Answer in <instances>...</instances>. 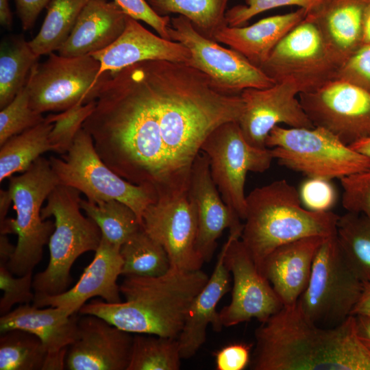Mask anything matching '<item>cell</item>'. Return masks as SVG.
<instances>
[{"label": "cell", "instance_id": "36", "mask_svg": "<svg viewBox=\"0 0 370 370\" xmlns=\"http://www.w3.org/2000/svg\"><path fill=\"white\" fill-rule=\"evenodd\" d=\"M181 359L177 338L135 334L127 370H179Z\"/></svg>", "mask_w": 370, "mask_h": 370}, {"label": "cell", "instance_id": "1", "mask_svg": "<svg viewBox=\"0 0 370 370\" xmlns=\"http://www.w3.org/2000/svg\"><path fill=\"white\" fill-rule=\"evenodd\" d=\"M95 103L82 127L107 166L127 181L157 193L186 188L173 174L142 62L111 73Z\"/></svg>", "mask_w": 370, "mask_h": 370}, {"label": "cell", "instance_id": "21", "mask_svg": "<svg viewBox=\"0 0 370 370\" xmlns=\"http://www.w3.org/2000/svg\"><path fill=\"white\" fill-rule=\"evenodd\" d=\"M91 55L100 64L98 78L106 71L114 73L148 60H169L188 64L190 52L179 42L168 40L127 16L120 36L106 48Z\"/></svg>", "mask_w": 370, "mask_h": 370}, {"label": "cell", "instance_id": "11", "mask_svg": "<svg viewBox=\"0 0 370 370\" xmlns=\"http://www.w3.org/2000/svg\"><path fill=\"white\" fill-rule=\"evenodd\" d=\"M201 151L209 158L211 176L223 200L234 214L245 220L247 173L267 171L273 159L271 149L249 144L238 122L230 121L219 125L208 136Z\"/></svg>", "mask_w": 370, "mask_h": 370}, {"label": "cell", "instance_id": "46", "mask_svg": "<svg viewBox=\"0 0 370 370\" xmlns=\"http://www.w3.org/2000/svg\"><path fill=\"white\" fill-rule=\"evenodd\" d=\"M49 0H15L17 14L24 30L31 28Z\"/></svg>", "mask_w": 370, "mask_h": 370}, {"label": "cell", "instance_id": "7", "mask_svg": "<svg viewBox=\"0 0 370 370\" xmlns=\"http://www.w3.org/2000/svg\"><path fill=\"white\" fill-rule=\"evenodd\" d=\"M278 164L308 177L331 180L370 169V158L341 142L330 131L275 126L265 142Z\"/></svg>", "mask_w": 370, "mask_h": 370}, {"label": "cell", "instance_id": "2", "mask_svg": "<svg viewBox=\"0 0 370 370\" xmlns=\"http://www.w3.org/2000/svg\"><path fill=\"white\" fill-rule=\"evenodd\" d=\"M253 370H370V352L360 341L354 315L324 328L297 303L284 306L255 331Z\"/></svg>", "mask_w": 370, "mask_h": 370}, {"label": "cell", "instance_id": "24", "mask_svg": "<svg viewBox=\"0 0 370 370\" xmlns=\"http://www.w3.org/2000/svg\"><path fill=\"white\" fill-rule=\"evenodd\" d=\"M127 16L114 1L89 0L58 54L83 56L106 48L123 32Z\"/></svg>", "mask_w": 370, "mask_h": 370}, {"label": "cell", "instance_id": "53", "mask_svg": "<svg viewBox=\"0 0 370 370\" xmlns=\"http://www.w3.org/2000/svg\"><path fill=\"white\" fill-rule=\"evenodd\" d=\"M368 43H370V0L365 12L362 34V45Z\"/></svg>", "mask_w": 370, "mask_h": 370}, {"label": "cell", "instance_id": "40", "mask_svg": "<svg viewBox=\"0 0 370 370\" xmlns=\"http://www.w3.org/2000/svg\"><path fill=\"white\" fill-rule=\"evenodd\" d=\"M245 5H237L228 9L225 14L227 25L242 27L258 14L271 9L296 5L308 13L316 8L321 0H244Z\"/></svg>", "mask_w": 370, "mask_h": 370}, {"label": "cell", "instance_id": "12", "mask_svg": "<svg viewBox=\"0 0 370 370\" xmlns=\"http://www.w3.org/2000/svg\"><path fill=\"white\" fill-rule=\"evenodd\" d=\"M341 66L317 26L306 17L279 42L260 69L276 83L293 81L305 92L335 79Z\"/></svg>", "mask_w": 370, "mask_h": 370}, {"label": "cell", "instance_id": "28", "mask_svg": "<svg viewBox=\"0 0 370 370\" xmlns=\"http://www.w3.org/2000/svg\"><path fill=\"white\" fill-rule=\"evenodd\" d=\"M52 127L53 123L44 120L0 145V182L25 172L42 153L52 151L49 138Z\"/></svg>", "mask_w": 370, "mask_h": 370}, {"label": "cell", "instance_id": "43", "mask_svg": "<svg viewBox=\"0 0 370 370\" xmlns=\"http://www.w3.org/2000/svg\"><path fill=\"white\" fill-rule=\"evenodd\" d=\"M335 79L349 82L370 92V43L362 45L342 64Z\"/></svg>", "mask_w": 370, "mask_h": 370}, {"label": "cell", "instance_id": "50", "mask_svg": "<svg viewBox=\"0 0 370 370\" xmlns=\"http://www.w3.org/2000/svg\"><path fill=\"white\" fill-rule=\"evenodd\" d=\"M15 249L6 234L0 235V263L7 264Z\"/></svg>", "mask_w": 370, "mask_h": 370}, {"label": "cell", "instance_id": "15", "mask_svg": "<svg viewBox=\"0 0 370 370\" xmlns=\"http://www.w3.org/2000/svg\"><path fill=\"white\" fill-rule=\"evenodd\" d=\"M298 98L314 126L330 131L344 144L370 138V92L366 90L333 79Z\"/></svg>", "mask_w": 370, "mask_h": 370}, {"label": "cell", "instance_id": "54", "mask_svg": "<svg viewBox=\"0 0 370 370\" xmlns=\"http://www.w3.org/2000/svg\"><path fill=\"white\" fill-rule=\"evenodd\" d=\"M349 147L354 151L370 158V138L358 140Z\"/></svg>", "mask_w": 370, "mask_h": 370}, {"label": "cell", "instance_id": "26", "mask_svg": "<svg viewBox=\"0 0 370 370\" xmlns=\"http://www.w3.org/2000/svg\"><path fill=\"white\" fill-rule=\"evenodd\" d=\"M304 8L262 18L249 26H225L214 40L238 51L260 68L279 42L307 16Z\"/></svg>", "mask_w": 370, "mask_h": 370}, {"label": "cell", "instance_id": "32", "mask_svg": "<svg viewBox=\"0 0 370 370\" xmlns=\"http://www.w3.org/2000/svg\"><path fill=\"white\" fill-rule=\"evenodd\" d=\"M161 16L177 14L188 18L204 37L214 40L216 33L227 25L229 0H147Z\"/></svg>", "mask_w": 370, "mask_h": 370}, {"label": "cell", "instance_id": "42", "mask_svg": "<svg viewBox=\"0 0 370 370\" xmlns=\"http://www.w3.org/2000/svg\"><path fill=\"white\" fill-rule=\"evenodd\" d=\"M299 194L302 205L312 211H328L336 199L330 180L321 178L308 177L302 183Z\"/></svg>", "mask_w": 370, "mask_h": 370}, {"label": "cell", "instance_id": "38", "mask_svg": "<svg viewBox=\"0 0 370 370\" xmlns=\"http://www.w3.org/2000/svg\"><path fill=\"white\" fill-rule=\"evenodd\" d=\"M42 114L30 106L25 86L14 99L0 111V145L8 139L44 121Z\"/></svg>", "mask_w": 370, "mask_h": 370}, {"label": "cell", "instance_id": "18", "mask_svg": "<svg viewBox=\"0 0 370 370\" xmlns=\"http://www.w3.org/2000/svg\"><path fill=\"white\" fill-rule=\"evenodd\" d=\"M132 333L92 314L79 317L77 336L69 345V370H127L133 343Z\"/></svg>", "mask_w": 370, "mask_h": 370}, {"label": "cell", "instance_id": "22", "mask_svg": "<svg viewBox=\"0 0 370 370\" xmlns=\"http://www.w3.org/2000/svg\"><path fill=\"white\" fill-rule=\"evenodd\" d=\"M325 238L308 236L284 244L264 260L260 272L269 282L284 306L297 303L306 289L315 254Z\"/></svg>", "mask_w": 370, "mask_h": 370}, {"label": "cell", "instance_id": "49", "mask_svg": "<svg viewBox=\"0 0 370 370\" xmlns=\"http://www.w3.org/2000/svg\"><path fill=\"white\" fill-rule=\"evenodd\" d=\"M370 315V282H365L360 297L354 306L352 315Z\"/></svg>", "mask_w": 370, "mask_h": 370}, {"label": "cell", "instance_id": "5", "mask_svg": "<svg viewBox=\"0 0 370 370\" xmlns=\"http://www.w3.org/2000/svg\"><path fill=\"white\" fill-rule=\"evenodd\" d=\"M79 193L73 188L58 184L42 208V219L54 217L55 229L48 243L49 264L34 277L35 296L56 295L67 291L75 261L99 246L101 232L92 219L81 212Z\"/></svg>", "mask_w": 370, "mask_h": 370}, {"label": "cell", "instance_id": "4", "mask_svg": "<svg viewBox=\"0 0 370 370\" xmlns=\"http://www.w3.org/2000/svg\"><path fill=\"white\" fill-rule=\"evenodd\" d=\"M241 240L260 271L276 248L308 236L336 234L338 215L304 208L299 191L285 180L254 188L247 197Z\"/></svg>", "mask_w": 370, "mask_h": 370}, {"label": "cell", "instance_id": "52", "mask_svg": "<svg viewBox=\"0 0 370 370\" xmlns=\"http://www.w3.org/2000/svg\"><path fill=\"white\" fill-rule=\"evenodd\" d=\"M12 202L8 190L0 191V223H2L6 218V214L10 203Z\"/></svg>", "mask_w": 370, "mask_h": 370}, {"label": "cell", "instance_id": "31", "mask_svg": "<svg viewBox=\"0 0 370 370\" xmlns=\"http://www.w3.org/2000/svg\"><path fill=\"white\" fill-rule=\"evenodd\" d=\"M336 238L347 263L363 282H370V218L348 212L339 217Z\"/></svg>", "mask_w": 370, "mask_h": 370}, {"label": "cell", "instance_id": "48", "mask_svg": "<svg viewBox=\"0 0 370 370\" xmlns=\"http://www.w3.org/2000/svg\"><path fill=\"white\" fill-rule=\"evenodd\" d=\"M67 347L54 352H48L42 370H62L66 367Z\"/></svg>", "mask_w": 370, "mask_h": 370}, {"label": "cell", "instance_id": "20", "mask_svg": "<svg viewBox=\"0 0 370 370\" xmlns=\"http://www.w3.org/2000/svg\"><path fill=\"white\" fill-rule=\"evenodd\" d=\"M120 248L102 236L93 260L71 288L56 295L34 296L32 304L59 307L73 314L94 297L108 303L121 302L120 285L116 282L123 266Z\"/></svg>", "mask_w": 370, "mask_h": 370}, {"label": "cell", "instance_id": "47", "mask_svg": "<svg viewBox=\"0 0 370 370\" xmlns=\"http://www.w3.org/2000/svg\"><path fill=\"white\" fill-rule=\"evenodd\" d=\"M354 317L357 335L370 352V315L356 314Z\"/></svg>", "mask_w": 370, "mask_h": 370}, {"label": "cell", "instance_id": "39", "mask_svg": "<svg viewBox=\"0 0 370 370\" xmlns=\"http://www.w3.org/2000/svg\"><path fill=\"white\" fill-rule=\"evenodd\" d=\"M34 277L32 272L16 276L11 273L6 264L0 263V288L3 295L0 299V314L11 311L15 304H27L34 301Z\"/></svg>", "mask_w": 370, "mask_h": 370}, {"label": "cell", "instance_id": "51", "mask_svg": "<svg viewBox=\"0 0 370 370\" xmlns=\"http://www.w3.org/2000/svg\"><path fill=\"white\" fill-rule=\"evenodd\" d=\"M0 23L2 26L8 29L12 25V14L9 0H0Z\"/></svg>", "mask_w": 370, "mask_h": 370}, {"label": "cell", "instance_id": "33", "mask_svg": "<svg viewBox=\"0 0 370 370\" xmlns=\"http://www.w3.org/2000/svg\"><path fill=\"white\" fill-rule=\"evenodd\" d=\"M123 260L121 275L158 277L171 268L164 247L151 238L143 227L120 248Z\"/></svg>", "mask_w": 370, "mask_h": 370}, {"label": "cell", "instance_id": "23", "mask_svg": "<svg viewBox=\"0 0 370 370\" xmlns=\"http://www.w3.org/2000/svg\"><path fill=\"white\" fill-rule=\"evenodd\" d=\"M223 246L213 272L206 284L193 299L183 328L177 338L182 359L193 357L206 339L209 325L216 332L223 328L217 307L221 298L231 289V273L225 260Z\"/></svg>", "mask_w": 370, "mask_h": 370}, {"label": "cell", "instance_id": "27", "mask_svg": "<svg viewBox=\"0 0 370 370\" xmlns=\"http://www.w3.org/2000/svg\"><path fill=\"white\" fill-rule=\"evenodd\" d=\"M21 304L0 318V332L22 330L37 336L48 352L69 347L76 338L79 317L59 308Z\"/></svg>", "mask_w": 370, "mask_h": 370}, {"label": "cell", "instance_id": "8", "mask_svg": "<svg viewBox=\"0 0 370 370\" xmlns=\"http://www.w3.org/2000/svg\"><path fill=\"white\" fill-rule=\"evenodd\" d=\"M49 160L60 185L77 190L90 201L118 200L134 210L141 225L145 210L158 198L153 187L134 184L107 166L83 127L66 153Z\"/></svg>", "mask_w": 370, "mask_h": 370}, {"label": "cell", "instance_id": "45", "mask_svg": "<svg viewBox=\"0 0 370 370\" xmlns=\"http://www.w3.org/2000/svg\"><path fill=\"white\" fill-rule=\"evenodd\" d=\"M251 345L234 343L227 345L215 353L217 370H243L249 364Z\"/></svg>", "mask_w": 370, "mask_h": 370}, {"label": "cell", "instance_id": "41", "mask_svg": "<svg viewBox=\"0 0 370 370\" xmlns=\"http://www.w3.org/2000/svg\"><path fill=\"white\" fill-rule=\"evenodd\" d=\"M340 181L343 208L370 218V169L343 177Z\"/></svg>", "mask_w": 370, "mask_h": 370}, {"label": "cell", "instance_id": "30", "mask_svg": "<svg viewBox=\"0 0 370 370\" xmlns=\"http://www.w3.org/2000/svg\"><path fill=\"white\" fill-rule=\"evenodd\" d=\"M89 0H49L38 34L29 44L40 56L58 51L71 34L79 14Z\"/></svg>", "mask_w": 370, "mask_h": 370}, {"label": "cell", "instance_id": "29", "mask_svg": "<svg viewBox=\"0 0 370 370\" xmlns=\"http://www.w3.org/2000/svg\"><path fill=\"white\" fill-rule=\"evenodd\" d=\"M40 56L22 37L2 41L0 53V108L10 103L25 86Z\"/></svg>", "mask_w": 370, "mask_h": 370}, {"label": "cell", "instance_id": "19", "mask_svg": "<svg viewBox=\"0 0 370 370\" xmlns=\"http://www.w3.org/2000/svg\"><path fill=\"white\" fill-rule=\"evenodd\" d=\"M188 195L197 214L196 249L204 261L209 262L223 232L229 228L230 232L242 233L243 224L223 200L211 176L209 158L201 151L192 166Z\"/></svg>", "mask_w": 370, "mask_h": 370}, {"label": "cell", "instance_id": "10", "mask_svg": "<svg viewBox=\"0 0 370 370\" xmlns=\"http://www.w3.org/2000/svg\"><path fill=\"white\" fill-rule=\"evenodd\" d=\"M98 60L91 55L66 57L53 52L32 69L26 86L32 108L38 113L62 112L77 103L95 101L112 72L98 78Z\"/></svg>", "mask_w": 370, "mask_h": 370}, {"label": "cell", "instance_id": "13", "mask_svg": "<svg viewBox=\"0 0 370 370\" xmlns=\"http://www.w3.org/2000/svg\"><path fill=\"white\" fill-rule=\"evenodd\" d=\"M169 34L171 40L190 51L191 57L186 64L208 75L225 92L240 95L247 88L264 89L276 84L238 51L201 35L182 15L171 18Z\"/></svg>", "mask_w": 370, "mask_h": 370}, {"label": "cell", "instance_id": "37", "mask_svg": "<svg viewBox=\"0 0 370 370\" xmlns=\"http://www.w3.org/2000/svg\"><path fill=\"white\" fill-rule=\"evenodd\" d=\"M95 105V101L79 103L60 113L49 114L45 117L46 121L53 123L49 136L52 151L62 155L69 150Z\"/></svg>", "mask_w": 370, "mask_h": 370}, {"label": "cell", "instance_id": "3", "mask_svg": "<svg viewBox=\"0 0 370 370\" xmlns=\"http://www.w3.org/2000/svg\"><path fill=\"white\" fill-rule=\"evenodd\" d=\"M208 278L201 269L174 267L158 277L125 276L120 285L125 301L93 299L78 313L99 317L132 334L177 338L193 299Z\"/></svg>", "mask_w": 370, "mask_h": 370}, {"label": "cell", "instance_id": "6", "mask_svg": "<svg viewBox=\"0 0 370 370\" xmlns=\"http://www.w3.org/2000/svg\"><path fill=\"white\" fill-rule=\"evenodd\" d=\"M58 184L49 160L42 156L25 172L10 178L8 190L16 216L0 223V230L1 234L18 236L14 251L6 264L14 275L33 272L42 260L43 248L55 229L54 222L42 219V206Z\"/></svg>", "mask_w": 370, "mask_h": 370}, {"label": "cell", "instance_id": "14", "mask_svg": "<svg viewBox=\"0 0 370 370\" xmlns=\"http://www.w3.org/2000/svg\"><path fill=\"white\" fill-rule=\"evenodd\" d=\"M142 227L164 247L171 267L201 269L204 261L196 249L197 214L188 188L158 193L156 201L143 214Z\"/></svg>", "mask_w": 370, "mask_h": 370}, {"label": "cell", "instance_id": "35", "mask_svg": "<svg viewBox=\"0 0 370 370\" xmlns=\"http://www.w3.org/2000/svg\"><path fill=\"white\" fill-rule=\"evenodd\" d=\"M48 352L35 334L22 330L1 333V370H42Z\"/></svg>", "mask_w": 370, "mask_h": 370}, {"label": "cell", "instance_id": "17", "mask_svg": "<svg viewBox=\"0 0 370 370\" xmlns=\"http://www.w3.org/2000/svg\"><path fill=\"white\" fill-rule=\"evenodd\" d=\"M301 92L293 81H283L264 89L247 88L241 96L244 111L238 124L246 140L258 148H267L266 139L280 123L291 127L313 128L297 97Z\"/></svg>", "mask_w": 370, "mask_h": 370}, {"label": "cell", "instance_id": "25", "mask_svg": "<svg viewBox=\"0 0 370 370\" xmlns=\"http://www.w3.org/2000/svg\"><path fill=\"white\" fill-rule=\"evenodd\" d=\"M369 0H321L306 18L319 28L342 64L362 45L363 23Z\"/></svg>", "mask_w": 370, "mask_h": 370}, {"label": "cell", "instance_id": "34", "mask_svg": "<svg viewBox=\"0 0 370 370\" xmlns=\"http://www.w3.org/2000/svg\"><path fill=\"white\" fill-rule=\"evenodd\" d=\"M79 204L97 223L102 236L113 245L121 247L142 227L134 210L118 200L94 202L81 198Z\"/></svg>", "mask_w": 370, "mask_h": 370}, {"label": "cell", "instance_id": "44", "mask_svg": "<svg viewBox=\"0 0 370 370\" xmlns=\"http://www.w3.org/2000/svg\"><path fill=\"white\" fill-rule=\"evenodd\" d=\"M113 1L127 16L136 21H143L156 30L160 37L171 40L169 34L171 18L157 14L147 0Z\"/></svg>", "mask_w": 370, "mask_h": 370}, {"label": "cell", "instance_id": "16", "mask_svg": "<svg viewBox=\"0 0 370 370\" xmlns=\"http://www.w3.org/2000/svg\"><path fill=\"white\" fill-rule=\"evenodd\" d=\"M241 236V232H230L223 245L224 260L232 275L233 286L230 303L219 312L223 327L252 319L263 323L284 307L269 282L257 269Z\"/></svg>", "mask_w": 370, "mask_h": 370}, {"label": "cell", "instance_id": "9", "mask_svg": "<svg viewBox=\"0 0 370 370\" xmlns=\"http://www.w3.org/2000/svg\"><path fill=\"white\" fill-rule=\"evenodd\" d=\"M363 285L345 260L335 234L319 246L309 282L297 304L313 323L334 327L352 315Z\"/></svg>", "mask_w": 370, "mask_h": 370}]
</instances>
